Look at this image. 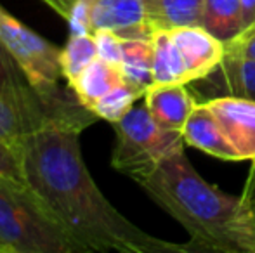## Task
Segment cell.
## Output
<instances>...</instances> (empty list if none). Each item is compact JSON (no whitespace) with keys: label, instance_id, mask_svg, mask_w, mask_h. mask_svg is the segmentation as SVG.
I'll use <instances>...</instances> for the list:
<instances>
[{"label":"cell","instance_id":"5","mask_svg":"<svg viewBox=\"0 0 255 253\" xmlns=\"http://www.w3.org/2000/svg\"><path fill=\"white\" fill-rule=\"evenodd\" d=\"M115 148L111 165L132 180L151 172L170 153L184 148L182 132L165 130L151 118L148 108H132L113 123Z\"/></svg>","mask_w":255,"mask_h":253},{"label":"cell","instance_id":"12","mask_svg":"<svg viewBox=\"0 0 255 253\" xmlns=\"http://www.w3.org/2000/svg\"><path fill=\"white\" fill-rule=\"evenodd\" d=\"M149 28L172 30L177 26H202L205 0H142Z\"/></svg>","mask_w":255,"mask_h":253},{"label":"cell","instance_id":"6","mask_svg":"<svg viewBox=\"0 0 255 253\" xmlns=\"http://www.w3.org/2000/svg\"><path fill=\"white\" fill-rule=\"evenodd\" d=\"M68 23L71 33L111 30L122 38H151L142 0H42Z\"/></svg>","mask_w":255,"mask_h":253},{"label":"cell","instance_id":"21","mask_svg":"<svg viewBox=\"0 0 255 253\" xmlns=\"http://www.w3.org/2000/svg\"><path fill=\"white\" fill-rule=\"evenodd\" d=\"M226 54L255 59V26L242 31L236 38L226 44Z\"/></svg>","mask_w":255,"mask_h":253},{"label":"cell","instance_id":"19","mask_svg":"<svg viewBox=\"0 0 255 253\" xmlns=\"http://www.w3.org/2000/svg\"><path fill=\"white\" fill-rule=\"evenodd\" d=\"M139 97H144V95L124 82V84L111 88V90L108 92V94H104L101 99H98V101L91 106V111L94 113V115H98V118L106 120V122H110V123H115L124 118V116L134 108V102L137 101Z\"/></svg>","mask_w":255,"mask_h":253},{"label":"cell","instance_id":"2","mask_svg":"<svg viewBox=\"0 0 255 253\" xmlns=\"http://www.w3.org/2000/svg\"><path fill=\"white\" fill-rule=\"evenodd\" d=\"M191 238V252L255 253V217L236 198L207 182L184 148L134 179Z\"/></svg>","mask_w":255,"mask_h":253},{"label":"cell","instance_id":"24","mask_svg":"<svg viewBox=\"0 0 255 253\" xmlns=\"http://www.w3.org/2000/svg\"><path fill=\"white\" fill-rule=\"evenodd\" d=\"M243 31L255 24V0H242Z\"/></svg>","mask_w":255,"mask_h":253},{"label":"cell","instance_id":"13","mask_svg":"<svg viewBox=\"0 0 255 253\" xmlns=\"http://www.w3.org/2000/svg\"><path fill=\"white\" fill-rule=\"evenodd\" d=\"M210 75L217 77V95L255 101V59L226 54Z\"/></svg>","mask_w":255,"mask_h":253},{"label":"cell","instance_id":"11","mask_svg":"<svg viewBox=\"0 0 255 253\" xmlns=\"http://www.w3.org/2000/svg\"><path fill=\"white\" fill-rule=\"evenodd\" d=\"M182 137L188 146L202 149L214 158L226 160V162H240L238 151L226 137L224 130L219 125L217 118L205 101L195 104L188 122L182 128Z\"/></svg>","mask_w":255,"mask_h":253},{"label":"cell","instance_id":"20","mask_svg":"<svg viewBox=\"0 0 255 253\" xmlns=\"http://www.w3.org/2000/svg\"><path fill=\"white\" fill-rule=\"evenodd\" d=\"M94 40L98 45V58L120 66L124 56V38L111 30H98L94 31Z\"/></svg>","mask_w":255,"mask_h":253},{"label":"cell","instance_id":"9","mask_svg":"<svg viewBox=\"0 0 255 253\" xmlns=\"http://www.w3.org/2000/svg\"><path fill=\"white\" fill-rule=\"evenodd\" d=\"M170 37L181 51L191 82L207 78L226 56V45L203 26L172 28Z\"/></svg>","mask_w":255,"mask_h":253},{"label":"cell","instance_id":"16","mask_svg":"<svg viewBox=\"0 0 255 253\" xmlns=\"http://www.w3.org/2000/svg\"><path fill=\"white\" fill-rule=\"evenodd\" d=\"M153 45L151 38H124V56H122V75L125 84L146 94L153 82Z\"/></svg>","mask_w":255,"mask_h":253},{"label":"cell","instance_id":"7","mask_svg":"<svg viewBox=\"0 0 255 253\" xmlns=\"http://www.w3.org/2000/svg\"><path fill=\"white\" fill-rule=\"evenodd\" d=\"M0 40L7 45L10 54L26 73L38 92L57 95L64 90L59 87L63 78L61 71V49L35 33L17 17L0 5Z\"/></svg>","mask_w":255,"mask_h":253},{"label":"cell","instance_id":"14","mask_svg":"<svg viewBox=\"0 0 255 253\" xmlns=\"http://www.w3.org/2000/svg\"><path fill=\"white\" fill-rule=\"evenodd\" d=\"M153 45V82L154 84H189L191 77L181 51L172 40L168 30H154Z\"/></svg>","mask_w":255,"mask_h":253},{"label":"cell","instance_id":"1","mask_svg":"<svg viewBox=\"0 0 255 253\" xmlns=\"http://www.w3.org/2000/svg\"><path fill=\"white\" fill-rule=\"evenodd\" d=\"M80 134L73 127L45 125L16 146L23 180L80 252H191L189 245L168 243L139 229L108 201L84 162Z\"/></svg>","mask_w":255,"mask_h":253},{"label":"cell","instance_id":"3","mask_svg":"<svg viewBox=\"0 0 255 253\" xmlns=\"http://www.w3.org/2000/svg\"><path fill=\"white\" fill-rule=\"evenodd\" d=\"M0 243L7 253H82L24 180L0 175Z\"/></svg>","mask_w":255,"mask_h":253},{"label":"cell","instance_id":"22","mask_svg":"<svg viewBox=\"0 0 255 253\" xmlns=\"http://www.w3.org/2000/svg\"><path fill=\"white\" fill-rule=\"evenodd\" d=\"M242 203L247 210L255 217V160L252 162V167H250V172H249V177H247V182H245V187H243V192H242Z\"/></svg>","mask_w":255,"mask_h":253},{"label":"cell","instance_id":"4","mask_svg":"<svg viewBox=\"0 0 255 253\" xmlns=\"http://www.w3.org/2000/svg\"><path fill=\"white\" fill-rule=\"evenodd\" d=\"M0 99L38 118L45 125H63L84 130L99 120L98 115H94L78 101L73 88L66 87L57 95H45L38 92L2 40H0Z\"/></svg>","mask_w":255,"mask_h":253},{"label":"cell","instance_id":"15","mask_svg":"<svg viewBox=\"0 0 255 253\" xmlns=\"http://www.w3.org/2000/svg\"><path fill=\"white\" fill-rule=\"evenodd\" d=\"M124 75L122 68L117 64L106 63L103 59H96L78 75V78L73 82L70 88L77 94L78 101L91 109L98 99H101L104 94L115 88L117 85L124 84Z\"/></svg>","mask_w":255,"mask_h":253},{"label":"cell","instance_id":"25","mask_svg":"<svg viewBox=\"0 0 255 253\" xmlns=\"http://www.w3.org/2000/svg\"><path fill=\"white\" fill-rule=\"evenodd\" d=\"M0 253H7V252H5V247H3L2 243H0Z\"/></svg>","mask_w":255,"mask_h":253},{"label":"cell","instance_id":"10","mask_svg":"<svg viewBox=\"0 0 255 253\" xmlns=\"http://www.w3.org/2000/svg\"><path fill=\"white\" fill-rule=\"evenodd\" d=\"M144 104L161 128L182 132L196 101L186 84H153L144 94Z\"/></svg>","mask_w":255,"mask_h":253},{"label":"cell","instance_id":"26","mask_svg":"<svg viewBox=\"0 0 255 253\" xmlns=\"http://www.w3.org/2000/svg\"><path fill=\"white\" fill-rule=\"evenodd\" d=\"M252 26H255V24H252ZM252 26H250V28H252Z\"/></svg>","mask_w":255,"mask_h":253},{"label":"cell","instance_id":"23","mask_svg":"<svg viewBox=\"0 0 255 253\" xmlns=\"http://www.w3.org/2000/svg\"><path fill=\"white\" fill-rule=\"evenodd\" d=\"M16 170V153L12 146L0 141V175H10Z\"/></svg>","mask_w":255,"mask_h":253},{"label":"cell","instance_id":"8","mask_svg":"<svg viewBox=\"0 0 255 253\" xmlns=\"http://www.w3.org/2000/svg\"><path fill=\"white\" fill-rule=\"evenodd\" d=\"M238 151L240 160H255V101L233 95H217L205 101Z\"/></svg>","mask_w":255,"mask_h":253},{"label":"cell","instance_id":"17","mask_svg":"<svg viewBox=\"0 0 255 253\" xmlns=\"http://www.w3.org/2000/svg\"><path fill=\"white\" fill-rule=\"evenodd\" d=\"M202 26L224 45L243 31L242 0H205Z\"/></svg>","mask_w":255,"mask_h":253},{"label":"cell","instance_id":"18","mask_svg":"<svg viewBox=\"0 0 255 253\" xmlns=\"http://www.w3.org/2000/svg\"><path fill=\"white\" fill-rule=\"evenodd\" d=\"M98 59V45L92 33H71L70 40L61 49V71L66 85L71 87L78 75Z\"/></svg>","mask_w":255,"mask_h":253}]
</instances>
